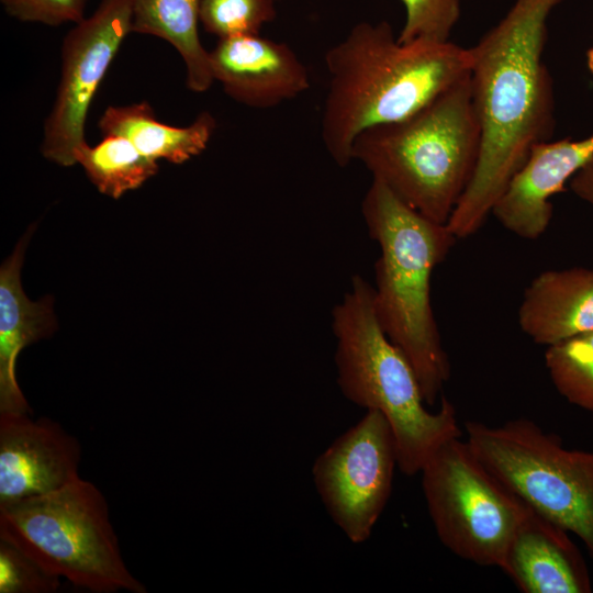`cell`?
I'll return each instance as SVG.
<instances>
[{"label": "cell", "instance_id": "8", "mask_svg": "<svg viewBox=\"0 0 593 593\" xmlns=\"http://www.w3.org/2000/svg\"><path fill=\"white\" fill-rule=\"evenodd\" d=\"M435 532L454 555L500 568L528 511L461 437L445 443L419 472Z\"/></svg>", "mask_w": 593, "mask_h": 593}, {"label": "cell", "instance_id": "6", "mask_svg": "<svg viewBox=\"0 0 593 593\" xmlns=\"http://www.w3.org/2000/svg\"><path fill=\"white\" fill-rule=\"evenodd\" d=\"M0 539L77 588L147 593L123 559L105 496L81 477L49 493L0 505Z\"/></svg>", "mask_w": 593, "mask_h": 593}, {"label": "cell", "instance_id": "3", "mask_svg": "<svg viewBox=\"0 0 593 593\" xmlns=\"http://www.w3.org/2000/svg\"><path fill=\"white\" fill-rule=\"evenodd\" d=\"M361 212L370 237L380 247L374 264L376 315L413 366L425 402L433 405L451 369L432 306L430 281L457 237L446 224L425 217L374 179Z\"/></svg>", "mask_w": 593, "mask_h": 593}, {"label": "cell", "instance_id": "5", "mask_svg": "<svg viewBox=\"0 0 593 593\" xmlns=\"http://www.w3.org/2000/svg\"><path fill=\"white\" fill-rule=\"evenodd\" d=\"M336 338L337 383L354 404L380 412L389 422L405 475L421 472L447 441L462 436L454 404L440 398L437 412L426 407L417 374L383 332L373 306V287L361 276L332 312Z\"/></svg>", "mask_w": 593, "mask_h": 593}, {"label": "cell", "instance_id": "18", "mask_svg": "<svg viewBox=\"0 0 593 593\" xmlns=\"http://www.w3.org/2000/svg\"><path fill=\"white\" fill-rule=\"evenodd\" d=\"M201 0H136L132 32L165 40L179 53L193 92H205L214 82L210 54L200 41Z\"/></svg>", "mask_w": 593, "mask_h": 593}, {"label": "cell", "instance_id": "23", "mask_svg": "<svg viewBox=\"0 0 593 593\" xmlns=\"http://www.w3.org/2000/svg\"><path fill=\"white\" fill-rule=\"evenodd\" d=\"M60 582L20 548L0 539V593H55Z\"/></svg>", "mask_w": 593, "mask_h": 593}, {"label": "cell", "instance_id": "2", "mask_svg": "<svg viewBox=\"0 0 593 593\" xmlns=\"http://www.w3.org/2000/svg\"><path fill=\"white\" fill-rule=\"evenodd\" d=\"M328 87L321 137L339 167L353 161L365 130L411 115L470 71V52L452 42L401 43L387 21L360 22L325 54Z\"/></svg>", "mask_w": 593, "mask_h": 593}, {"label": "cell", "instance_id": "20", "mask_svg": "<svg viewBox=\"0 0 593 593\" xmlns=\"http://www.w3.org/2000/svg\"><path fill=\"white\" fill-rule=\"evenodd\" d=\"M545 365L559 394L593 414V331L548 346Z\"/></svg>", "mask_w": 593, "mask_h": 593}, {"label": "cell", "instance_id": "14", "mask_svg": "<svg viewBox=\"0 0 593 593\" xmlns=\"http://www.w3.org/2000/svg\"><path fill=\"white\" fill-rule=\"evenodd\" d=\"M569 534L528 507L500 568L524 593H590L588 566Z\"/></svg>", "mask_w": 593, "mask_h": 593}, {"label": "cell", "instance_id": "24", "mask_svg": "<svg viewBox=\"0 0 593 593\" xmlns=\"http://www.w3.org/2000/svg\"><path fill=\"white\" fill-rule=\"evenodd\" d=\"M5 12L21 22L57 26L80 22L88 0H0Z\"/></svg>", "mask_w": 593, "mask_h": 593}, {"label": "cell", "instance_id": "9", "mask_svg": "<svg viewBox=\"0 0 593 593\" xmlns=\"http://www.w3.org/2000/svg\"><path fill=\"white\" fill-rule=\"evenodd\" d=\"M398 467L387 418L367 410L314 461L315 489L333 522L354 544L366 541L383 512Z\"/></svg>", "mask_w": 593, "mask_h": 593}, {"label": "cell", "instance_id": "15", "mask_svg": "<svg viewBox=\"0 0 593 593\" xmlns=\"http://www.w3.org/2000/svg\"><path fill=\"white\" fill-rule=\"evenodd\" d=\"M27 232L0 269V413H31L15 373L19 354L56 329L53 299L31 301L21 284Z\"/></svg>", "mask_w": 593, "mask_h": 593}, {"label": "cell", "instance_id": "25", "mask_svg": "<svg viewBox=\"0 0 593 593\" xmlns=\"http://www.w3.org/2000/svg\"><path fill=\"white\" fill-rule=\"evenodd\" d=\"M571 191L593 208V157L570 179Z\"/></svg>", "mask_w": 593, "mask_h": 593}, {"label": "cell", "instance_id": "19", "mask_svg": "<svg viewBox=\"0 0 593 593\" xmlns=\"http://www.w3.org/2000/svg\"><path fill=\"white\" fill-rule=\"evenodd\" d=\"M75 163L101 193L113 199L139 188L158 171L156 160L118 135H107L96 146L82 143L75 152Z\"/></svg>", "mask_w": 593, "mask_h": 593}, {"label": "cell", "instance_id": "1", "mask_svg": "<svg viewBox=\"0 0 593 593\" xmlns=\"http://www.w3.org/2000/svg\"><path fill=\"white\" fill-rule=\"evenodd\" d=\"M563 0H514L469 47L470 85L481 128L474 174L447 227L459 238L485 223L534 145L555 131L552 78L544 61L548 18Z\"/></svg>", "mask_w": 593, "mask_h": 593}, {"label": "cell", "instance_id": "7", "mask_svg": "<svg viewBox=\"0 0 593 593\" xmlns=\"http://www.w3.org/2000/svg\"><path fill=\"white\" fill-rule=\"evenodd\" d=\"M480 461L522 502L581 539L593 557V451L570 449L528 418L466 423Z\"/></svg>", "mask_w": 593, "mask_h": 593}, {"label": "cell", "instance_id": "11", "mask_svg": "<svg viewBox=\"0 0 593 593\" xmlns=\"http://www.w3.org/2000/svg\"><path fill=\"white\" fill-rule=\"evenodd\" d=\"M82 447L49 417L0 413V505L55 491L80 478Z\"/></svg>", "mask_w": 593, "mask_h": 593}, {"label": "cell", "instance_id": "21", "mask_svg": "<svg viewBox=\"0 0 593 593\" xmlns=\"http://www.w3.org/2000/svg\"><path fill=\"white\" fill-rule=\"evenodd\" d=\"M277 0H201L200 22L219 38L259 34L276 16Z\"/></svg>", "mask_w": 593, "mask_h": 593}, {"label": "cell", "instance_id": "17", "mask_svg": "<svg viewBox=\"0 0 593 593\" xmlns=\"http://www.w3.org/2000/svg\"><path fill=\"white\" fill-rule=\"evenodd\" d=\"M103 136L127 138L142 154L153 160L165 159L182 164L200 155L216 127L215 118L201 112L188 126H172L157 120L147 101L108 107L98 121Z\"/></svg>", "mask_w": 593, "mask_h": 593}, {"label": "cell", "instance_id": "26", "mask_svg": "<svg viewBox=\"0 0 593 593\" xmlns=\"http://www.w3.org/2000/svg\"><path fill=\"white\" fill-rule=\"evenodd\" d=\"M586 66L588 69L593 74V47L586 52Z\"/></svg>", "mask_w": 593, "mask_h": 593}, {"label": "cell", "instance_id": "12", "mask_svg": "<svg viewBox=\"0 0 593 593\" xmlns=\"http://www.w3.org/2000/svg\"><path fill=\"white\" fill-rule=\"evenodd\" d=\"M210 54L214 81L234 101L270 109L310 88L309 71L286 43L259 34L219 38Z\"/></svg>", "mask_w": 593, "mask_h": 593}, {"label": "cell", "instance_id": "10", "mask_svg": "<svg viewBox=\"0 0 593 593\" xmlns=\"http://www.w3.org/2000/svg\"><path fill=\"white\" fill-rule=\"evenodd\" d=\"M136 0H101L65 36L56 98L45 124L42 155L60 166L75 165L86 142L89 108L125 37L132 32Z\"/></svg>", "mask_w": 593, "mask_h": 593}, {"label": "cell", "instance_id": "4", "mask_svg": "<svg viewBox=\"0 0 593 593\" xmlns=\"http://www.w3.org/2000/svg\"><path fill=\"white\" fill-rule=\"evenodd\" d=\"M480 145L468 74L403 120L362 131L353 160L409 206L447 224L474 174Z\"/></svg>", "mask_w": 593, "mask_h": 593}, {"label": "cell", "instance_id": "13", "mask_svg": "<svg viewBox=\"0 0 593 593\" xmlns=\"http://www.w3.org/2000/svg\"><path fill=\"white\" fill-rule=\"evenodd\" d=\"M593 157V135L545 141L533 146L495 202L492 213L514 235L539 238L552 219L550 199Z\"/></svg>", "mask_w": 593, "mask_h": 593}, {"label": "cell", "instance_id": "22", "mask_svg": "<svg viewBox=\"0 0 593 593\" xmlns=\"http://www.w3.org/2000/svg\"><path fill=\"white\" fill-rule=\"evenodd\" d=\"M405 7V22L398 35L401 43L416 41L449 42L459 21L461 0H401Z\"/></svg>", "mask_w": 593, "mask_h": 593}, {"label": "cell", "instance_id": "16", "mask_svg": "<svg viewBox=\"0 0 593 593\" xmlns=\"http://www.w3.org/2000/svg\"><path fill=\"white\" fill-rule=\"evenodd\" d=\"M518 325L535 344L547 347L593 331V268L536 276L524 291Z\"/></svg>", "mask_w": 593, "mask_h": 593}]
</instances>
